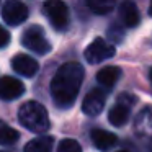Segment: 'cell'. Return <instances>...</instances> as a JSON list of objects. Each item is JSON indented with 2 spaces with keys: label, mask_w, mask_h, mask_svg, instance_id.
I'll return each mask as SVG.
<instances>
[{
  "label": "cell",
  "mask_w": 152,
  "mask_h": 152,
  "mask_svg": "<svg viewBox=\"0 0 152 152\" xmlns=\"http://www.w3.org/2000/svg\"><path fill=\"white\" fill-rule=\"evenodd\" d=\"M20 134L17 129L8 126L7 123L0 121V145H12L18 141Z\"/></svg>",
  "instance_id": "cell-15"
},
{
  "label": "cell",
  "mask_w": 152,
  "mask_h": 152,
  "mask_svg": "<svg viewBox=\"0 0 152 152\" xmlns=\"http://www.w3.org/2000/svg\"><path fill=\"white\" fill-rule=\"evenodd\" d=\"M25 93V85L15 77H2L0 79V100H15Z\"/></svg>",
  "instance_id": "cell-9"
},
{
  "label": "cell",
  "mask_w": 152,
  "mask_h": 152,
  "mask_svg": "<svg viewBox=\"0 0 152 152\" xmlns=\"http://www.w3.org/2000/svg\"><path fill=\"white\" fill-rule=\"evenodd\" d=\"M8 43H10V33H8L2 25H0V49L5 48Z\"/></svg>",
  "instance_id": "cell-18"
},
{
  "label": "cell",
  "mask_w": 152,
  "mask_h": 152,
  "mask_svg": "<svg viewBox=\"0 0 152 152\" xmlns=\"http://www.w3.org/2000/svg\"><path fill=\"white\" fill-rule=\"evenodd\" d=\"M115 53H116V49H115L113 44L106 43L102 38H96V39H93L92 43L87 46L85 59L88 61L90 64H98V62H103V61L113 57Z\"/></svg>",
  "instance_id": "cell-5"
},
{
  "label": "cell",
  "mask_w": 152,
  "mask_h": 152,
  "mask_svg": "<svg viewBox=\"0 0 152 152\" xmlns=\"http://www.w3.org/2000/svg\"><path fill=\"white\" fill-rule=\"evenodd\" d=\"M83 80V67L79 62H66L57 69L51 80V95L57 106L69 108L74 105Z\"/></svg>",
  "instance_id": "cell-1"
},
{
  "label": "cell",
  "mask_w": 152,
  "mask_h": 152,
  "mask_svg": "<svg viewBox=\"0 0 152 152\" xmlns=\"http://www.w3.org/2000/svg\"><path fill=\"white\" fill-rule=\"evenodd\" d=\"M149 77H151V82H152V69H151V74H149Z\"/></svg>",
  "instance_id": "cell-21"
},
{
  "label": "cell",
  "mask_w": 152,
  "mask_h": 152,
  "mask_svg": "<svg viewBox=\"0 0 152 152\" xmlns=\"http://www.w3.org/2000/svg\"><path fill=\"white\" fill-rule=\"evenodd\" d=\"M116 152H128V151H116Z\"/></svg>",
  "instance_id": "cell-22"
},
{
  "label": "cell",
  "mask_w": 152,
  "mask_h": 152,
  "mask_svg": "<svg viewBox=\"0 0 152 152\" xmlns=\"http://www.w3.org/2000/svg\"><path fill=\"white\" fill-rule=\"evenodd\" d=\"M57 152H82V147L74 139H64L57 145Z\"/></svg>",
  "instance_id": "cell-17"
},
{
  "label": "cell",
  "mask_w": 152,
  "mask_h": 152,
  "mask_svg": "<svg viewBox=\"0 0 152 152\" xmlns=\"http://www.w3.org/2000/svg\"><path fill=\"white\" fill-rule=\"evenodd\" d=\"M54 139L51 136H41L25 145V152H53Z\"/></svg>",
  "instance_id": "cell-14"
},
{
  "label": "cell",
  "mask_w": 152,
  "mask_h": 152,
  "mask_svg": "<svg viewBox=\"0 0 152 152\" xmlns=\"http://www.w3.org/2000/svg\"><path fill=\"white\" fill-rule=\"evenodd\" d=\"M43 10L56 30L61 31L69 26V8L62 0H46Z\"/></svg>",
  "instance_id": "cell-3"
},
{
  "label": "cell",
  "mask_w": 152,
  "mask_h": 152,
  "mask_svg": "<svg viewBox=\"0 0 152 152\" xmlns=\"http://www.w3.org/2000/svg\"><path fill=\"white\" fill-rule=\"evenodd\" d=\"M92 142L100 151H108L118 144V137L113 132L105 131V129H93L92 131Z\"/></svg>",
  "instance_id": "cell-12"
},
{
  "label": "cell",
  "mask_w": 152,
  "mask_h": 152,
  "mask_svg": "<svg viewBox=\"0 0 152 152\" xmlns=\"http://www.w3.org/2000/svg\"><path fill=\"white\" fill-rule=\"evenodd\" d=\"M2 18L5 23L17 26L28 18V8L20 0H7L2 7Z\"/></svg>",
  "instance_id": "cell-6"
},
{
  "label": "cell",
  "mask_w": 152,
  "mask_h": 152,
  "mask_svg": "<svg viewBox=\"0 0 152 152\" xmlns=\"http://www.w3.org/2000/svg\"><path fill=\"white\" fill-rule=\"evenodd\" d=\"M85 2H87V7H88L93 13L105 15V13H110V12L113 10L116 0H85Z\"/></svg>",
  "instance_id": "cell-16"
},
{
  "label": "cell",
  "mask_w": 152,
  "mask_h": 152,
  "mask_svg": "<svg viewBox=\"0 0 152 152\" xmlns=\"http://www.w3.org/2000/svg\"><path fill=\"white\" fill-rule=\"evenodd\" d=\"M105 102H106L105 92L100 88H92L83 98L82 110L88 116H98L102 113V110L105 108Z\"/></svg>",
  "instance_id": "cell-8"
},
{
  "label": "cell",
  "mask_w": 152,
  "mask_h": 152,
  "mask_svg": "<svg viewBox=\"0 0 152 152\" xmlns=\"http://www.w3.org/2000/svg\"><path fill=\"white\" fill-rule=\"evenodd\" d=\"M18 119H20V123L28 131L36 132V134L46 132L51 126L46 108L41 103L33 102V100L25 102L20 106V110H18Z\"/></svg>",
  "instance_id": "cell-2"
},
{
  "label": "cell",
  "mask_w": 152,
  "mask_h": 152,
  "mask_svg": "<svg viewBox=\"0 0 152 152\" xmlns=\"http://www.w3.org/2000/svg\"><path fill=\"white\" fill-rule=\"evenodd\" d=\"M21 44L26 49L33 51L36 54H48L51 51V44L44 36V31L41 26H30L21 36Z\"/></svg>",
  "instance_id": "cell-4"
},
{
  "label": "cell",
  "mask_w": 152,
  "mask_h": 152,
  "mask_svg": "<svg viewBox=\"0 0 152 152\" xmlns=\"http://www.w3.org/2000/svg\"><path fill=\"white\" fill-rule=\"evenodd\" d=\"M12 67H13L15 72H18L23 77H33L34 74L39 69V64L33 59L31 56L26 54H17V56L12 59Z\"/></svg>",
  "instance_id": "cell-10"
},
{
  "label": "cell",
  "mask_w": 152,
  "mask_h": 152,
  "mask_svg": "<svg viewBox=\"0 0 152 152\" xmlns=\"http://www.w3.org/2000/svg\"><path fill=\"white\" fill-rule=\"evenodd\" d=\"M108 34H110V39H115V41H121V31H119L118 26H111L108 30Z\"/></svg>",
  "instance_id": "cell-19"
},
{
  "label": "cell",
  "mask_w": 152,
  "mask_h": 152,
  "mask_svg": "<svg viewBox=\"0 0 152 152\" xmlns=\"http://www.w3.org/2000/svg\"><path fill=\"white\" fill-rule=\"evenodd\" d=\"M118 15H119V20H121V23L124 25L126 28H134V26H137V25H139V20H141L137 7H136V4H134V2H131V0H124V2L119 5Z\"/></svg>",
  "instance_id": "cell-11"
},
{
  "label": "cell",
  "mask_w": 152,
  "mask_h": 152,
  "mask_svg": "<svg viewBox=\"0 0 152 152\" xmlns=\"http://www.w3.org/2000/svg\"><path fill=\"white\" fill-rule=\"evenodd\" d=\"M131 98H132L131 95L123 93V95L118 98V103H116V105L110 110L108 119H110V123H111L113 126L121 128V126H124L126 123H128L129 115H131V105H129V103H126V102H129Z\"/></svg>",
  "instance_id": "cell-7"
},
{
  "label": "cell",
  "mask_w": 152,
  "mask_h": 152,
  "mask_svg": "<svg viewBox=\"0 0 152 152\" xmlns=\"http://www.w3.org/2000/svg\"><path fill=\"white\" fill-rule=\"evenodd\" d=\"M0 152H4V151H0Z\"/></svg>",
  "instance_id": "cell-23"
},
{
  "label": "cell",
  "mask_w": 152,
  "mask_h": 152,
  "mask_svg": "<svg viewBox=\"0 0 152 152\" xmlns=\"http://www.w3.org/2000/svg\"><path fill=\"white\" fill-rule=\"evenodd\" d=\"M149 13H151V17H152V0H151V7H149Z\"/></svg>",
  "instance_id": "cell-20"
},
{
  "label": "cell",
  "mask_w": 152,
  "mask_h": 152,
  "mask_svg": "<svg viewBox=\"0 0 152 152\" xmlns=\"http://www.w3.org/2000/svg\"><path fill=\"white\" fill-rule=\"evenodd\" d=\"M121 77V69L116 66H108V67H103L98 74H96V80L102 83L103 87H113L116 82L119 80Z\"/></svg>",
  "instance_id": "cell-13"
}]
</instances>
